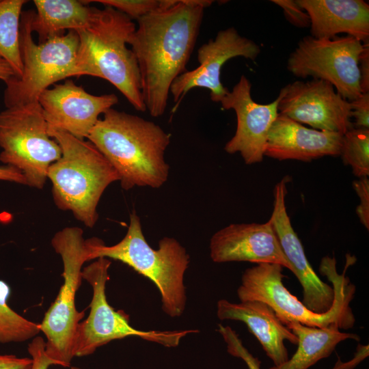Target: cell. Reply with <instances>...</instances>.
Returning <instances> with one entry per match:
<instances>
[{
  "label": "cell",
  "instance_id": "obj_1",
  "mask_svg": "<svg viewBox=\"0 0 369 369\" xmlns=\"http://www.w3.org/2000/svg\"><path fill=\"white\" fill-rule=\"evenodd\" d=\"M211 0H174L137 20L128 44L139 67L143 100L150 115L165 111L174 81L186 72L204 10Z\"/></svg>",
  "mask_w": 369,
  "mask_h": 369
},
{
  "label": "cell",
  "instance_id": "obj_2",
  "mask_svg": "<svg viewBox=\"0 0 369 369\" xmlns=\"http://www.w3.org/2000/svg\"><path fill=\"white\" fill-rule=\"evenodd\" d=\"M87 139L115 169L123 189H156L167 181L169 166L165 152L170 135L154 122L111 108L98 120Z\"/></svg>",
  "mask_w": 369,
  "mask_h": 369
},
{
  "label": "cell",
  "instance_id": "obj_3",
  "mask_svg": "<svg viewBox=\"0 0 369 369\" xmlns=\"http://www.w3.org/2000/svg\"><path fill=\"white\" fill-rule=\"evenodd\" d=\"M355 262L353 256L347 255L344 269L339 274L334 256H326L322 258L319 271L327 277L334 290L333 305L325 313H315L308 310L288 290L282 282L283 266L278 264L260 263L247 269L242 275L237 295L241 301L266 303L284 325L297 322L310 327L348 329L355 323L350 303L356 289L346 276V271Z\"/></svg>",
  "mask_w": 369,
  "mask_h": 369
},
{
  "label": "cell",
  "instance_id": "obj_4",
  "mask_svg": "<svg viewBox=\"0 0 369 369\" xmlns=\"http://www.w3.org/2000/svg\"><path fill=\"white\" fill-rule=\"evenodd\" d=\"M85 245L87 262L106 258L127 264L156 286L167 315L176 318L183 314L187 303L184 276L189 256L176 239L164 237L158 249L152 248L144 236L139 217L133 211L126 234L119 243L107 246L94 237L86 239Z\"/></svg>",
  "mask_w": 369,
  "mask_h": 369
},
{
  "label": "cell",
  "instance_id": "obj_5",
  "mask_svg": "<svg viewBox=\"0 0 369 369\" xmlns=\"http://www.w3.org/2000/svg\"><path fill=\"white\" fill-rule=\"evenodd\" d=\"M136 29L132 19L109 6L97 9L89 25L76 31L78 77L108 81L137 111L145 112L136 57L127 44Z\"/></svg>",
  "mask_w": 369,
  "mask_h": 369
},
{
  "label": "cell",
  "instance_id": "obj_6",
  "mask_svg": "<svg viewBox=\"0 0 369 369\" xmlns=\"http://www.w3.org/2000/svg\"><path fill=\"white\" fill-rule=\"evenodd\" d=\"M48 133L62 150L60 158L47 172L54 202L92 228L98 219L97 206L102 193L110 184L120 180V176L90 141L56 129L48 128Z\"/></svg>",
  "mask_w": 369,
  "mask_h": 369
},
{
  "label": "cell",
  "instance_id": "obj_7",
  "mask_svg": "<svg viewBox=\"0 0 369 369\" xmlns=\"http://www.w3.org/2000/svg\"><path fill=\"white\" fill-rule=\"evenodd\" d=\"M33 10L22 12L20 51L23 73L5 83L3 102L6 108L36 102L40 95L56 82L78 77L77 67L79 39L75 31L36 44L32 38Z\"/></svg>",
  "mask_w": 369,
  "mask_h": 369
},
{
  "label": "cell",
  "instance_id": "obj_8",
  "mask_svg": "<svg viewBox=\"0 0 369 369\" xmlns=\"http://www.w3.org/2000/svg\"><path fill=\"white\" fill-rule=\"evenodd\" d=\"M83 230L67 227L58 231L51 245L63 263V284L57 296L40 324L46 338L45 351L63 367H70L74 356L77 332L83 311L76 308L75 296L82 277V266L87 262Z\"/></svg>",
  "mask_w": 369,
  "mask_h": 369
},
{
  "label": "cell",
  "instance_id": "obj_9",
  "mask_svg": "<svg viewBox=\"0 0 369 369\" xmlns=\"http://www.w3.org/2000/svg\"><path fill=\"white\" fill-rule=\"evenodd\" d=\"M0 161L20 170L27 185L38 189L45 184L50 165L62 155L38 101L0 113Z\"/></svg>",
  "mask_w": 369,
  "mask_h": 369
},
{
  "label": "cell",
  "instance_id": "obj_10",
  "mask_svg": "<svg viewBox=\"0 0 369 369\" xmlns=\"http://www.w3.org/2000/svg\"><path fill=\"white\" fill-rule=\"evenodd\" d=\"M111 264L108 258H99L82 269V277L92 286L93 295L90 314L78 327L75 357L90 355L111 341L129 336H137L165 347H176L187 334L199 332L195 329L143 331L132 327L129 316L123 310H115L107 299L105 288Z\"/></svg>",
  "mask_w": 369,
  "mask_h": 369
},
{
  "label": "cell",
  "instance_id": "obj_11",
  "mask_svg": "<svg viewBox=\"0 0 369 369\" xmlns=\"http://www.w3.org/2000/svg\"><path fill=\"white\" fill-rule=\"evenodd\" d=\"M363 49V42L347 35L331 38L305 36L290 54L287 69L297 77L329 82L350 102L362 94L358 63Z\"/></svg>",
  "mask_w": 369,
  "mask_h": 369
},
{
  "label": "cell",
  "instance_id": "obj_12",
  "mask_svg": "<svg viewBox=\"0 0 369 369\" xmlns=\"http://www.w3.org/2000/svg\"><path fill=\"white\" fill-rule=\"evenodd\" d=\"M278 113L314 129L344 135L354 128L350 102L323 80L295 81L281 89Z\"/></svg>",
  "mask_w": 369,
  "mask_h": 369
},
{
  "label": "cell",
  "instance_id": "obj_13",
  "mask_svg": "<svg viewBox=\"0 0 369 369\" xmlns=\"http://www.w3.org/2000/svg\"><path fill=\"white\" fill-rule=\"evenodd\" d=\"M260 53L259 45L240 35L234 27L219 31L214 39L198 49L199 66L187 70L172 83L170 93L176 102L173 111L179 106L187 93L195 87L208 89L211 100L220 102L229 91L221 82L223 66L236 57L255 60Z\"/></svg>",
  "mask_w": 369,
  "mask_h": 369
},
{
  "label": "cell",
  "instance_id": "obj_14",
  "mask_svg": "<svg viewBox=\"0 0 369 369\" xmlns=\"http://www.w3.org/2000/svg\"><path fill=\"white\" fill-rule=\"evenodd\" d=\"M48 128L64 131L81 139L90 133L103 114L118 102L114 94L93 95L72 80L55 84L39 96Z\"/></svg>",
  "mask_w": 369,
  "mask_h": 369
},
{
  "label": "cell",
  "instance_id": "obj_15",
  "mask_svg": "<svg viewBox=\"0 0 369 369\" xmlns=\"http://www.w3.org/2000/svg\"><path fill=\"white\" fill-rule=\"evenodd\" d=\"M249 80L241 75L220 102L223 109L235 111L237 120L236 132L224 150L229 154L240 153L247 165L263 160L268 133L279 114L277 97L269 104H259L253 100Z\"/></svg>",
  "mask_w": 369,
  "mask_h": 369
},
{
  "label": "cell",
  "instance_id": "obj_16",
  "mask_svg": "<svg viewBox=\"0 0 369 369\" xmlns=\"http://www.w3.org/2000/svg\"><path fill=\"white\" fill-rule=\"evenodd\" d=\"M289 180L290 178L285 176L275 186L273 208L269 220L291 266V271L302 286V303L315 313H325L333 305L334 290L332 286L323 282L314 271L302 243L292 226L285 203L286 183Z\"/></svg>",
  "mask_w": 369,
  "mask_h": 369
},
{
  "label": "cell",
  "instance_id": "obj_17",
  "mask_svg": "<svg viewBox=\"0 0 369 369\" xmlns=\"http://www.w3.org/2000/svg\"><path fill=\"white\" fill-rule=\"evenodd\" d=\"M210 256L217 263L278 264L291 271L269 220L264 223H232L221 228L210 238Z\"/></svg>",
  "mask_w": 369,
  "mask_h": 369
},
{
  "label": "cell",
  "instance_id": "obj_18",
  "mask_svg": "<svg viewBox=\"0 0 369 369\" xmlns=\"http://www.w3.org/2000/svg\"><path fill=\"white\" fill-rule=\"evenodd\" d=\"M343 135L309 128L278 114L268 133L264 156L279 161H310L340 156Z\"/></svg>",
  "mask_w": 369,
  "mask_h": 369
},
{
  "label": "cell",
  "instance_id": "obj_19",
  "mask_svg": "<svg viewBox=\"0 0 369 369\" xmlns=\"http://www.w3.org/2000/svg\"><path fill=\"white\" fill-rule=\"evenodd\" d=\"M217 315L220 320H234L245 323L275 366L282 365L289 359L284 341L288 340L292 344L298 343L297 337L264 302L245 301L237 303L220 299L217 303Z\"/></svg>",
  "mask_w": 369,
  "mask_h": 369
},
{
  "label": "cell",
  "instance_id": "obj_20",
  "mask_svg": "<svg viewBox=\"0 0 369 369\" xmlns=\"http://www.w3.org/2000/svg\"><path fill=\"white\" fill-rule=\"evenodd\" d=\"M310 19L311 36L331 38L345 33L369 40V4L363 0H297Z\"/></svg>",
  "mask_w": 369,
  "mask_h": 369
},
{
  "label": "cell",
  "instance_id": "obj_21",
  "mask_svg": "<svg viewBox=\"0 0 369 369\" xmlns=\"http://www.w3.org/2000/svg\"><path fill=\"white\" fill-rule=\"evenodd\" d=\"M36 12L31 20L32 32L37 33L38 43L55 36L65 34V31H75L87 27L96 10L83 1L34 0Z\"/></svg>",
  "mask_w": 369,
  "mask_h": 369
},
{
  "label": "cell",
  "instance_id": "obj_22",
  "mask_svg": "<svg viewBox=\"0 0 369 369\" xmlns=\"http://www.w3.org/2000/svg\"><path fill=\"white\" fill-rule=\"evenodd\" d=\"M286 326L297 337V350L291 358L269 369H308L319 360L328 357L343 340L359 341L355 333H343L336 327L319 328L291 322Z\"/></svg>",
  "mask_w": 369,
  "mask_h": 369
},
{
  "label": "cell",
  "instance_id": "obj_23",
  "mask_svg": "<svg viewBox=\"0 0 369 369\" xmlns=\"http://www.w3.org/2000/svg\"><path fill=\"white\" fill-rule=\"evenodd\" d=\"M25 0H0V59L19 77L23 73L20 51V25Z\"/></svg>",
  "mask_w": 369,
  "mask_h": 369
},
{
  "label": "cell",
  "instance_id": "obj_24",
  "mask_svg": "<svg viewBox=\"0 0 369 369\" xmlns=\"http://www.w3.org/2000/svg\"><path fill=\"white\" fill-rule=\"evenodd\" d=\"M10 294L9 284L0 279V344L23 342L40 332V324L27 320L10 307Z\"/></svg>",
  "mask_w": 369,
  "mask_h": 369
},
{
  "label": "cell",
  "instance_id": "obj_25",
  "mask_svg": "<svg viewBox=\"0 0 369 369\" xmlns=\"http://www.w3.org/2000/svg\"><path fill=\"white\" fill-rule=\"evenodd\" d=\"M358 178L369 175V129L353 128L342 136L340 154Z\"/></svg>",
  "mask_w": 369,
  "mask_h": 369
},
{
  "label": "cell",
  "instance_id": "obj_26",
  "mask_svg": "<svg viewBox=\"0 0 369 369\" xmlns=\"http://www.w3.org/2000/svg\"><path fill=\"white\" fill-rule=\"evenodd\" d=\"M85 3L97 2L113 8L137 20L161 8V0H96L83 1Z\"/></svg>",
  "mask_w": 369,
  "mask_h": 369
},
{
  "label": "cell",
  "instance_id": "obj_27",
  "mask_svg": "<svg viewBox=\"0 0 369 369\" xmlns=\"http://www.w3.org/2000/svg\"><path fill=\"white\" fill-rule=\"evenodd\" d=\"M217 331L226 342L227 351L230 355L243 359L249 369H260L261 361L243 345L234 330L229 326L219 324Z\"/></svg>",
  "mask_w": 369,
  "mask_h": 369
},
{
  "label": "cell",
  "instance_id": "obj_28",
  "mask_svg": "<svg viewBox=\"0 0 369 369\" xmlns=\"http://www.w3.org/2000/svg\"><path fill=\"white\" fill-rule=\"evenodd\" d=\"M271 1L282 9L286 18L292 25L301 28L310 26V19L308 13L299 5L297 0H272Z\"/></svg>",
  "mask_w": 369,
  "mask_h": 369
},
{
  "label": "cell",
  "instance_id": "obj_29",
  "mask_svg": "<svg viewBox=\"0 0 369 369\" xmlns=\"http://www.w3.org/2000/svg\"><path fill=\"white\" fill-rule=\"evenodd\" d=\"M46 342L40 336H36L28 344L27 351L32 359L31 369H49L52 365L62 364L51 359L45 351Z\"/></svg>",
  "mask_w": 369,
  "mask_h": 369
},
{
  "label": "cell",
  "instance_id": "obj_30",
  "mask_svg": "<svg viewBox=\"0 0 369 369\" xmlns=\"http://www.w3.org/2000/svg\"><path fill=\"white\" fill-rule=\"evenodd\" d=\"M353 187L359 198L356 213L360 223L369 229V179L368 177L358 178L353 182Z\"/></svg>",
  "mask_w": 369,
  "mask_h": 369
},
{
  "label": "cell",
  "instance_id": "obj_31",
  "mask_svg": "<svg viewBox=\"0 0 369 369\" xmlns=\"http://www.w3.org/2000/svg\"><path fill=\"white\" fill-rule=\"evenodd\" d=\"M351 118H354V128L369 129V92L362 93L350 101Z\"/></svg>",
  "mask_w": 369,
  "mask_h": 369
},
{
  "label": "cell",
  "instance_id": "obj_32",
  "mask_svg": "<svg viewBox=\"0 0 369 369\" xmlns=\"http://www.w3.org/2000/svg\"><path fill=\"white\" fill-rule=\"evenodd\" d=\"M364 43V49L359 59L360 87L362 93L369 92V40Z\"/></svg>",
  "mask_w": 369,
  "mask_h": 369
},
{
  "label": "cell",
  "instance_id": "obj_33",
  "mask_svg": "<svg viewBox=\"0 0 369 369\" xmlns=\"http://www.w3.org/2000/svg\"><path fill=\"white\" fill-rule=\"evenodd\" d=\"M369 355V346L358 344L353 357L347 361H342L340 358L331 369H354Z\"/></svg>",
  "mask_w": 369,
  "mask_h": 369
},
{
  "label": "cell",
  "instance_id": "obj_34",
  "mask_svg": "<svg viewBox=\"0 0 369 369\" xmlns=\"http://www.w3.org/2000/svg\"><path fill=\"white\" fill-rule=\"evenodd\" d=\"M31 357H19L14 355H0V369H31Z\"/></svg>",
  "mask_w": 369,
  "mask_h": 369
},
{
  "label": "cell",
  "instance_id": "obj_35",
  "mask_svg": "<svg viewBox=\"0 0 369 369\" xmlns=\"http://www.w3.org/2000/svg\"><path fill=\"white\" fill-rule=\"evenodd\" d=\"M0 180L27 185L26 178L23 173L10 165L0 166Z\"/></svg>",
  "mask_w": 369,
  "mask_h": 369
},
{
  "label": "cell",
  "instance_id": "obj_36",
  "mask_svg": "<svg viewBox=\"0 0 369 369\" xmlns=\"http://www.w3.org/2000/svg\"><path fill=\"white\" fill-rule=\"evenodd\" d=\"M16 74L12 67L5 60L0 59V80L5 83Z\"/></svg>",
  "mask_w": 369,
  "mask_h": 369
},
{
  "label": "cell",
  "instance_id": "obj_37",
  "mask_svg": "<svg viewBox=\"0 0 369 369\" xmlns=\"http://www.w3.org/2000/svg\"><path fill=\"white\" fill-rule=\"evenodd\" d=\"M71 369H82V368L77 367V366H72Z\"/></svg>",
  "mask_w": 369,
  "mask_h": 369
}]
</instances>
